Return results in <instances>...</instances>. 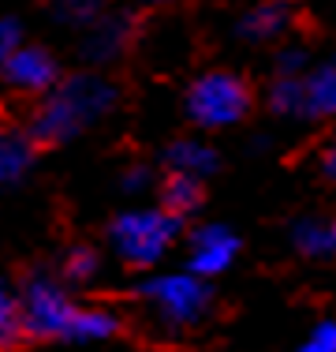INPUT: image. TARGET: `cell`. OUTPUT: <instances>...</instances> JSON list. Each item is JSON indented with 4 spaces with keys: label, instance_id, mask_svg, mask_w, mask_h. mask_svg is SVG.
<instances>
[{
    "label": "cell",
    "instance_id": "1",
    "mask_svg": "<svg viewBox=\"0 0 336 352\" xmlns=\"http://www.w3.org/2000/svg\"><path fill=\"white\" fill-rule=\"evenodd\" d=\"M23 330L49 341H105L120 330V318L105 307H82L60 289V281L30 278L19 292Z\"/></svg>",
    "mask_w": 336,
    "mask_h": 352
},
{
    "label": "cell",
    "instance_id": "2",
    "mask_svg": "<svg viewBox=\"0 0 336 352\" xmlns=\"http://www.w3.org/2000/svg\"><path fill=\"white\" fill-rule=\"evenodd\" d=\"M112 105H116V87L105 75H94V72L71 75V79L56 82L45 94V102L38 105L30 139L34 142H67V139L82 135L90 124H97L101 116H108Z\"/></svg>",
    "mask_w": 336,
    "mask_h": 352
},
{
    "label": "cell",
    "instance_id": "3",
    "mask_svg": "<svg viewBox=\"0 0 336 352\" xmlns=\"http://www.w3.org/2000/svg\"><path fill=\"white\" fill-rule=\"evenodd\" d=\"M139 300L149 307L168 330H187L198 326L202 318L213 307V292L209 285L195 278L191 270H168V274H154L139 285Z\"/></svg>",
    "mask_w": 336,
    "mask_h": 352
},
{
    "label": "cell",
    "instance_id": "4",
    "mask_svg": "<svg viewBox=\"0 0 336 352\" xmlns=\"http://www.w3.org/2000/svg\"><path fill=\"white\" fill-rule=\"evenodd\" d=\"M180 236V217L161 206L149 210H128L108 225V244L128 266H154L168 255V248Z\"/></svg>",
    "mask_w": 336,
    "mask_h": 352
},
{
    "label": "cell",
    "instance_id": "5",
    "mask_svg": "<svg viewBox=\"0 0 336 352\" xmlns=\"http://www.w3.org/2000/svg\"><path fill=\"white\" fill-rule=\"evenodd\" d=\"M250 113V87L235 72H206L187 90V116L206 131L235 128Z\"/></svg>",
    "mask_w": 336,
    "mask_h": 352
},
{
    "label": "cell",
    "instance_id": "6",
    "mask_svg": "<svg viewBox=\"0 0 336 352\" xmlns=\"http://www.w3.org/2000/svg\"><path fill=\"white\" fill-rule=\"evenodd\" d=\"M239 255V236L228 229V225H202V229L191 232L187 244V270L195 278L209 281L217 274H224Z\"/></svg>",
    "mask_w": 336,
    "mask_h": 352
},
{
    "label": "cell",
    "instance_id": "7",
    "mask_svg": "<svg viewBox=\"0 0 336 352\" xmlns=\"http://www.w3.org/2000/svg\"><path fill=\"white\" fill-rule=\"evenodd\" d=\"M0 75L8 79V87L23 90V94H49L60 79V68H56L53 53L41 45H19L8 64L0 68Z\"/></svg>",
    "mask_w": 336,
    "mask_h": 352
},
{
    "label": "cell",
    "instance_id": "8",
    "mask_svg": "<svg viewBox=\"0 0 336 352\" xmlns=\"http://www.w3.org/2000/svg\"><path fill=\"white\" fill-rule=\"evenodd\" d=\"M134 30V19L128 12H101L94 23L86 27V41H82V53L90 64H108L128 49Z\"/></svg>",
    "mask_w": 336,
    "mask_h": 352
},
{
    "label": "cell",
    "instance_id": "9",
    "mask_svg": "<svg viewBox=\"0 0 336 352\" xmlns=\"http://www.w3.org/2000/svg\"><path fill=\"white\" fill-rule=\"evenodd\" d=\"M299 82H302V120H333L336 116V60L307 68Z\"/></svg>",
    "mask_w": 336,
    "mask_h": 352
},
{
    "label": "cell",
    "instance_id": "10",
    "mask_svg": "<svg viewBox=\"0 0 336 352\" xmlns=\"http://www.w3.org/2000/svg\"><path fill=\"white\" fill-rule=\"evenodd\" d=\"M291 27V12L284 0H265V4H254L247 15L239 19V38L254 41V45H269Z\"/></svg>",
    "mask_w": 336,
    "mask_h": 352
},
{
    "label": "cell",
    "instance_id": "11",
    "mask_svg": "<svg viewBox=\"0 0 336 352\" xmlns=\"http://www.w3.org/2000/svg\"><path fill=\"white\" fill-rule=\"evenodd\" d=\"M165 165H168V173L202 180V176L217 173V150L206 146V142H198V139H180L165 150Z\"/></svg>",
    "mask_w": 336,
    "mask_h": 352
},
{
    "label": "cell",
    "instance_id": "12",
    "mask_svg": "<svg viewBox=\"0 0 336 352\" xmlns=\"http://www.w3.org/2000/svg\"><path fill=\"white\" fill-rule=\"evenodd\" d=\"M34 169V139L23 131H0V188L27 180Z\"/></svg>",
    "mask_w": 336,
    "mask_h": 352
},
{
    "label": "cell",
    "instance_id": "13",
    "mask_svg": "<svg viewBox=\"0 0 336 352\" xmlns=\"http://www.w3.org/2000/svg\"><path fill=\"white\" fill-rule=\"evenodd\" d=\"M291 244L307 258H336V217H302L291 229Z\"/></svg>",
    "mask_w": 336,
    "mask_h": 352
},
{
    "label": "cell",
    "instance_id": "14",
    "mask_svg": "<svg viewBox=\"0 0 336 352\" xmlns=\"http://www.w3.org/2000/svg\"><path fill=\"white\" fill-rule=\"evenodd\" d=\"M202 206V180L195 176H180V173H168L165 188H161V210H168L172 217H187Z\"/></svg>",
    "mask_w": 336,
    "mask_h": 352
},
{
    "label": "cell",
    "instance_id": "15",
    "mask_svg": "<svg viewBox=\"0 0 336 352\" xmlns=\"http://www.w3.org/2000/svg\"><path fill=\"white\" fill-rule=\"evenodd\" d=\"M302 75H276L269 87V109L288 120H302Z\"/></svg>",
    "mask_w": 336,
    "mask_h": 352
},
{
    "label": "cell",
    "instance_id": "16",
    "mask_svg": "<svg viewBox=\"0 0 336 352\" xmlns=\"http://www.w3.org/2000/svg\"><path fill=\"white\" fill-rule=\"evenodd\" d=\"M53 8L64 23H71V27H90V23L105 12L101 0H53Z\"/></svg>",
    "mask_w": 336,
    "mask_h": 352
},
{
    "label": "cell",
    "instance_id": "17",
    "mask_svg": "<svg viewBox=\"0 0 336 352\" xmlns=\"http://www.w3.org/2000/svg\"><path fill=\"white\" fill-rule=\"evenodd\" d=\"M23 330V315H19V296L0 281V345L12 341Z\"/></svg>",
    "mask_w": 336,
    "mask_h": 352
},
{
    "label": "cell",
    "instance_id": "18",
    "mask_svg": "<svg viewBox=\"0 0 336 352\" xmlns=\"http://www.w3.org/2000/svg\"><path fill=\"white\" fill-rule=\"evenodd\" d=\"M97 251H90V248H71L64 255V274L71 281H90L97 274Z\"/></svg>",
    "mask_w": 336,
    "mask_h": 352
},
{
    "label": "cell",
    "instance_id": "19",
    "mask_svg": "<svg viewBox=\"0 0 336 352\" xmlns=\"http://www.w3.org/2000/svg\"><path fill=\"white\" fill-rule=\"evenodd\" d=\"M299 352H336V322L333 318L317 322L314 330L307 333V341L299 345Z\"/></svg>",
    "mask_w": 336,
    "mask_h": 352
},
{
    "label": "cell",
    "instance_id": "20",
    "mask_svg": "<svg viewBox=\"0 0 336 352\" xmlns=\"http://www.w3.org/2000/svg\"><path fill=\"white\" fill-rule=\"evenodd\" d=\"M310 64H307V49H280V56H276V75H302Z\"/></svg>",
    "mask_w": 336,
    "mask_h": 352
},
{
    "label": "cell",
    "instance_id": "21",
    "mask_svg": "<svg viewBox=\"0 0 336 352\" xmlns=\"http://www.w3.org/2000/svg\"><path fill=\"white\" fill-rule=\"evenodd\" d=\"M23 45V30L15 19H0V68L8 64V56Z\"/></svg>",
    "mask_w": 336,
    "mask_h": 352
},
{
    "label": "cell",
    "instance_id": "22",
    "mask_svg": "<svg viewBox=\"0 0 336 352\" xmlns=\"http://www.w3.org/2000/svg\"><path fill=\"white\" fill-rule=\"evenodd\" d=\"M120 184H123V191L139 195V191H146V188H149V169H142V165H131V169L120 176Z\"/></svg>",
    "mask_w": 336,
    "mask_h": 352
},
{
    "label": "cell",
    "instance_id": "23",
    "mask_svg": "<svg viewBox=\"0 0 336 352\" xmlns=\"http://www.w3.org/2000/svg\"><path fill=\"white\" fill-rule=\"evenodd\" d=\"M322 173H325V180L336 184V135H333L329 146L322 150Z\"/></svg>",
    "mask_w": 336,
    "mask_h": 352
},
{
    "label": "cell",
    "instance_id": "24",
    "mask_svg": "<svg viewBox=\"0 0 336 352\" xmlns=\"http://www.w3.org/2000/svg\"><path fill=\"white\" fill-rule=\"evenodd\" d=\"M146 4H176V0H146Z\"/></svg>",
    "mask_w": 336,
    "mask_h": 352
}]
</instances>
